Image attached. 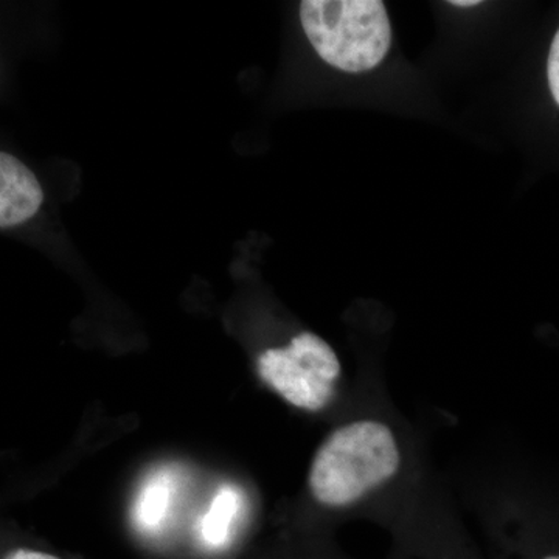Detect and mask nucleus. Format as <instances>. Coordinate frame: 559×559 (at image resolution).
Segmentation results:
<instances>
[{
	"label": "nucleus",
	"mask_w": 559,
	"mask_h": 559,
	"mask_svg": "<svg viewBox=\"0 0 559 559\" xmlns=\"http://www.w3.org/2000/svg\"><path fill=\"white\" fill-rule=\"evenodd\" d=\"M547 76L555 102L559 105V31L551 43L549 62H547Z\"/></svg>",
	"instance_id": "obj_7"
},
{
	"label": "nucleus",
	"mask_w": 559,
	"mask_h": 559,
	"mask_svg": "<svg viewBox=\"0 0 559 559\" xmlns=\"http://www.w3.org/2000/svg\"><path fill=\"white\" fill-rule=\"evenodd\" d=\"M173 488L170 479L157 477L150 480L140 492L135 503L134 518L142 528L159 527L170 509Z\"/></svg>",
	"instance_id": "obj_6"
},
{
	"label": "nucleus",
	"mask_w": 559,
	"mask_h": 559,
	"mask_svg": "<svg viewBox=\"0 0 559 559\" xmlns=\"http://www.w3.org/2000/svg\"><path fill=\"white\" fill-rule=\"evenodd\" d=\"M546 559H559V555H551V557H547Z\"/></svg>",
	"instance_id": "obj_10"
},
{
	"label": "nucleus",
	"mask_w": 559,
	"mask_h": 559,
	"mask_svg": "<svg viewBox=\"0 0 559 559\" xmlns=\"http://www.w3.org/2000/svg\"><path fill=\"white\" fill-rule=\"evenodd\" d=\"M5 559H60V558L53 557V555L44 554V551L20 549V550L11 551L9 557H7Z\"/></svg>",
	"instance_id": "obj_8"
},
{
	"label": "nucleus",
	"mask_w": 559,
	"mask_h": 559,
	"mask_svg": "<svg viewBox=\"0 0 559 559\" xmlns=\"http://www.w3.org/2000/svg\"><path fill=\"white\" fill-rule=\"evenodd\" d=\"M300 21L319 57L344 72L377 68L392 44L380 0H305Z\"/></svg>",
	"instance_id": "obj_2"
},
{
	"label": "nucleus",
	"mask_w": 559,
	"mask_h": 559,
	"mask_svg": "<svg viewBox=\"0 0 559 559\" xmlns=\"http://www.w3.org/2000/svg\"><path fill=\"white\" fill-rule=\"evenodd\" d=\"M261 380L278 395L305 411H319L333 396V384L341 373L336 353L322 337L304 331L286 348L261 353Z\"/></svg>",
	"instance_id": "obj_3"
},
{
	"label": "nucleus",
	"mask_w": 559,
	"mask_h": 559,
	"mask_svg": "<svg viewBox=\"0 0 559 559\" xmlns=\"http://www.w3.org/2000/svg\"><path fill=\"white\" fill-rule=\"evenodd\" d=\"M44 201V191L31 168L11 154H0V227L20 226L33 218Z\"/></svg>",
	"instance_id": "obj_4"
},
{
	"label": "nucleus",
	"mask_w": 559,
	"mask_h": 559,
	"mask_svg": "<svg viewBox=\"0 0 559 559\" xmlns=\"http://www.w3.org/2000/svg\"><path fill=\"white\" fill-rule=\"evenodd\" d=\"M241 496L230 485L216 492L201 522V536L210 547H221L229 540L230 528L240 513Z\"/></svg>",
	"instance_id": "obj_5"
},
{
	"label": "nucleus",
	"mask_w": 559,
	"mask_h": 559,
	"mask_svg": "<svg viewBox=\"0 0 559 559\" xmlns=\"http://www.w3.org/2000/svg\"><path fill=\"white\" fill-rule=\"evenodd\" d=\"M399 468V447L388 426L367 419L349 423L316 452L310 488L323 506L344 507L380 487Z\"/></svg>",
	"instance_id": "obj_1"
},
{
	"label": "nucleus",
	"mask_w": 559,
	"mask_h": 559,
	"mask_svg": "<svg viewBox=\"0 0 559 559\" xmlns=\"http://www.w3.org/2000/svg\"><path fill=\"white\" fill-rule=\"evenodd\" d=\"M479 0H452L451 5L468 9V7L479 5Z\"/></svg>",
	"instance_id": "obj_9"
}]
</instances>
